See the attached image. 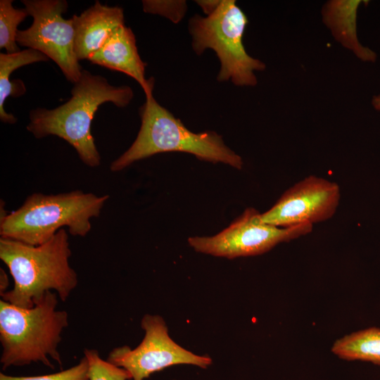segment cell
I'll return each mask as SVG.
<instances>
[{
  "label": "cell",
  "instance_id": "cell-1",
  "mask_svg": "<svg viewBox=\"0 0 380 380\" xmlns=\"http://www.w3.org/2000/svg\"><path fill=\"white\" fill-rule=\"evenodd\" d=\"M133 97L130 87L112 85L104 77L82 70L71 89L70 99L53 109L31 110L26 129L36 139L49 135L63 139L75 149L86 165L96 167L101 164V156L91 132L95 113L106 102L125 107Z\"/></svg>",
  "mask_w": 380,
  "mask_h": 380
},
{
  "label": "cell",
  "instance_id": "cell-2",
  "mask_svg": "<svg viewBox=\"0 0 380 380\" xmlns=\"http://www.w3.org/2000/svg\"><path fill=\"white\" fill-rule=\"evenodd\" d=\"M68 238L65 229L37 246L1 237L0 259L14 282L12 289L1 293V299L31 308L46 293L53 291L65 301L78 284L77 274L69 263Z\"/></svg>",
  "mask_w": 380,
  "mask_h": 380
},
{
  "label": "cell",
  "instance_id": "cell-3",
  "mask_svg": "<svg viewBox=\"0 0 380 380\" xmlns=\"http://www.w3.org/2000/svg\"><path fill=\"white\" fill-rule=\"evenodd\" d=\"M108 195L74 190L58 194L30 195L17 210L6 213L1 203L0 235L32 246L51 239L67 227L74 236H85L90 220L100 215Z\"/></svg>",
  "mask_w": 380,
  "mask_h": 380
},
{
  "label": "cell",
  "instance_id": "cell-4",
  "mask_svg": "<svg viewBox=\"0 0 380 380\" xmlns=\"http://www.w3.org/2000/svg\"><path fill=\"white\" fill-rule=\"evenodd\" d=\"M58 295L48 291L31 308L0 300V363L3 370L41 362L51 369V359L61 367L58 351L61 334L68 325V314L56 309Z\"/></svg>",
  "mask_w": 380,
  "mask_h": 380
},
{
  "label": "cell",
  "instance_id": "cell-5",
  "mask_svg": "<svg viewBox=\"0 0 380 380\" xmlns=\"http://www.w3.org/2000/svg\"><path fill=\"white\" fill-rule=\"evenodd\" d=\"M141 124L130 147L110 165L112 172H119L136 161L163 152L191 153L198 159L222 163L241 170L240 156L224 144L215 132L195 133L160 106L153 96L146 99L139 110Z\"/></svg>",
  "mask_w": 380,
  "mask_h": 380
},
{
  "label": "cell",
  "instance_id": "cell-6",
  "mask_svg": "<svg viewBox=\"0 0 380 380\" xmlns=\"http://www.w3.org/2000/svg\"><path fill=\"white\" fill-rule=\"evenodd\" d=\"M248 19L234 0H222L217 8L204 18L194 15L189 21L192 48L196 54L211 49L220 62L217 80H230L237 86H255V71H262L265 65L249 56L243 44Z\"/></svg>",
  "mask_w": 380,
  "mask_h": 380
},
{
  "label": "cell",
  "instance_id": "cell-7",
  "mask_svg": "<svg viewBox=\"0 0 380 380\" xmlns=\"http://www.w3.org/2000/svg\"><path fill=\"white\" fill-rule=\"evenodd\" d=\"M29 15L30 27L18 30L16 42L21 46L38 51L60 68L68 81L75 84L82 75L75 50V28L72 18L65 19V0H23Z\"/></svg>",
  "mask_w": 380,
  "mask_h": 380
},
{
  "label": "cell",
  "instance_id": "cell-8",
  "mask_svg": "<svg viewBox=\"0 0 380 380\" xmlns=\"http://www.w3.org/2000/svg\"><path fill=\"white\" fill-rule=\"evenodd\" d=\"M141 327L144 336L136 348L132 349L128 346L115 348L106 359L127 370L132 380H144L155 372L177 365H191L206 369L212 364L208 355L195 354L174 341L160 315H145Z\"/></svg>",
  "mask_w": 380,
  "mask_h": 380
},
{
  "label": "cell",
  "instance_id": "cell-9",
  "mask_svg": "<svg viewBox=\"0 0 380 380\" xmlns=\"http://www.w3.org/2000/svg\"><path fill=\"white\" fill-rule=\"evenodd\" d=\"M259 211L248 208L221 232L213 236H193L189 244L196 252L233 259L265 253L277 244L310 233L312 224L278 227L262 223Z\"/></svg>",
  "mask_w": 380,
  "mask_h": 380
},
{
  "label": "cell",
  "instance_id": "cell-10",
  "mask_svg": "<svg viewBox=\"0 0 380 380\" xmlns=\"http://www.w3.org/2000/svg\"><path fill=\"white\" fill-rule=\"evenodd\" d=\"M340 199L337 183L310 175L286 190L270 209L260 214V220L278 227L313 225L331 218Z\"/></svg>",
  "mask_w": 380,
  "mask_h": 380
},
{
  "label": "cell",
  "instance_id": "cell-11",
  "mask_svg": "<svg viewBox=\"0 0 380 380\" xmlns=\"http://www.w3.org/2000/svg\"><path fill=\"white\" fill-rule=\"evenodd\" d=\"M91 63L123 72L134 79L146 99L153 96L154 81L146 79V63L141 60L132 30L125 25L117 28L99 50L88 59Z\"/></svg>",
  "mask_w": 380,
  "mask_h": 380
},
{
  "label": "cell",
  "instance_id": "cell-12",
  "mask_svg": "<svg viewBox=\"0 0 380 380\" xmlns=\"http://www.w3.org/2000/svg\"><path fill=\"white\" fill-rule=\"evenodd\" d=\"M72 18L75 28L74 50L78 61L87 60L117 28L125 25L122 8L103 5L99 1Z\"/></svg>",
  "mask_w": 380,
  "mask_h": 380
},
{
  "label": "cell",
  "instance_id": "cell-13",
  "mask_svg": "<svg viewBox=\"0 0 380 380\" xmlns=\"http://www.w3.org/2000/svg\"><path fill=\"white\" fill-rule=\"evenodd\" d=\"M360 4L361 1H331L323 8V20L343 46L351 50L360 59L374 62L376 53L363 46L357 37V10Z\"/></svg>",
  "mask_w": 380,
  "mask_h": 380
},
{
  "label": "cell",
  "instance_id": "cell-14",
  "mask_svg": "<svg viewBox=\"0 0 380 380\" xmlns=\"http://www.w3.org/2000/svg\"><path fill=\"white\" fill-rule=\"evenodd\" d=\"M49 58L44 53L32 49H27L13 53H0V119L4 123L14 124L17 118L5 110L4 103L8 96H19L25 93L26 89L21 80L11 82V73L24 65L36 62L46 61Z\"/></svg>",
  "mask_w": 380,
  "mask_h": 380
},
{
  "label": "cell",
  "instance_id": "cell-15",
  "mask_svg": "<svg viewBox=\"0 0 380 380\" xmlns=\"http://www.w3.org/2000/svg\"><path fill=\"white\" fill-rule=\"evenodd\" d=\"M331 352L343 360L380 365V329L370 327L345 336L334 343Z\"/></svg>",
  "mask_w": 380,
  "mask_h": 380
},
{
  "label": "cell",
  "instance_id": "cell-16",
  "mask_svg": "<svg viewBox=\"0 0 380 380\" xmlns=\"http://www.w3.org/2000/svg\"><path fill=\"white\" fill-rule=\"evenodd\" d=\"M13 0L0 1V49L7 53L20 51L16 37L18 26L29 15L25 8L13 6Z\"/></svg>",
  "mask_w": 380,
  "mask_h": 380
},
{
  "label": "cell",
  "instance_id": "cell-17",
  "mask_svg": "<svg viewBox=\"0 0 380 380\" xmlns=\"http://www.w3.org/2000/svg\"><path fill=\"white\" fill-rule=\"evenodd\" d=\"M84 356L88 361L90 380H132L127 370L102 359L97 350L86 348Z\"/></svg>",
  "mask_w": 380,
  "mask_h": 380
},
{
  "label": "cell",
  "instance_id": "cell-18",
  "mask_svg": "<svg viewBox=\"0 0 380 380\" xmlns=\"http://www.w3.org/2000/svg\"><path fill=\"white\" fill-rule=\"evenodd\" d=\"M0 380H90L89 368L88 361L84 356L77 365L58 372L26 376H15L1 372Z\"/></svg>",
  "mask_w": 380,
  "mask_h": 380
},
{
  "label": "cell",
  "instance_id": "cell-19",
  "mask_svg": "<svg viewBox=\"0 0 380 380\" xmlns=\"http://www.w3.org/2000/svg\"><path fill=\"white\" fill-rule=\"evenodd\" d=\"M142 6L144 12L165 16L175 23L181 20L186 11L185 1L145 0Z\"/></svg>",
  "mask_w": 380,
  "mask_h": 380
},
{
  "label": "cell",
  "instance_id": "cell-20",
  "mask_svg": "<svg viewBox=\"0 0 380 380\" xmlns=\"http://www.w3.org/2000/svg\"><path fill=\"white\" fill-rule=\"evenodd\" d=\"M221 1L201 0L196 1L203 11L208 15L212 14L219 6Z\"/></svg>",
  "mask_w": 380,
  "mask_h": 380
},
{
  "label": "cell",
  "instance_id": "cell-21",
  "mask_svg": "<svg viewBox=\"0 0 380 380\" xmlns=\"http://www.w3.org/2000/svg\"><path fill=\"white\" fill-rule=\"evenodd\" d=\"M0 294L6 291L8 285V278L6 272L1 268Z\"/></svg>",
  "mask_w": 380,
  "mask_h": 380
},
{
  "label": "cell",
  "instance_id": "cell-22",
  "mask_svg": "<svg viewBox=\"0 0 380 380\" xmlns=\"http://www.w3.org/2000/svg\"><path fill=\"white\" fill-rule=\"evenodd\" d=\"M372 104L374 108L380 113V94L373 96L372 99Z\"/></svg>",
  "mask_w": 380,
  "mask_h": 380
}]
</instances>
